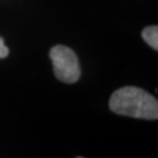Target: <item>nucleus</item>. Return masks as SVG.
I'll return each mask as SVG.
<instances>
[{"label": "nucleus", "mask_w": 158, "mask_h": 158, "mask_svg": "<svg viewBox=\"0 0 158 158\" xmlns=\"http://www.w3.org/2000/svg\"><path fill=\"white\" fill-rule=\"evenodd\" d=\"M8 48L4 44V40L2 37H0V59H4L8 56Z\"/></svg>", "instance_id": "nucleus-4"}, {"label": "nucleus", "mask_w": 158, "mask_h": 158, "mask_svg": "<svg viewBox=\"0 0 158 158\" xmlns=\"http://www.w3.org/2000/svg\"><path fill=\"white\" fill-rule=\"evenodd\" d=\"M109 107L116 114L134 118L155 120L158 118V102L142 88L124 86L112 94Z\"/></svg>", "instance_id": "nucleus-1"}, {"label": "nucleus", "mask_w": 158, "mask_h": 158, "mask_svg": "<svg viewBox=\"0 0 158 158\" xmlns=\"http://www.w3.org/2000/svg\"><path fill=\"white\" fill-rule=\"evenodd\" d=\"M56 77L65 83H74L80 77V66L73 50L65 45H56L49 52Z\"/></svg>", "instance_id": "nucleus-2"}, {"label": "nucleus", "mask_w": 158, "mask_h": 158, "mask_svg": "<svg viewBox=\"0 0 158 158\" xmlns=\"http://www.w3.org/2000/svg\"><path fill=\"white\" fill-rule=\"evenodd\" d=\"M143 39L149 44L154 49H158V27L157 26H149L145 28L142 32Z\"/></svg>", "instance_id": "nucleus-3"}]
</instances>
